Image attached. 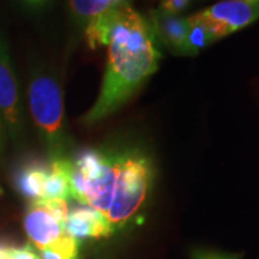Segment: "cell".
<instances>
[{
    "mask_svg": "<svg viewBox=\"0 0 259 259\" xmlns=\"http://www.w3.org/2000/svg\"><path fill=\"white\" fill-rule=\"evenodd\" d=\"M69 211L67 202L63 199L30 202L24 215V229L38 251L67 234L65 222Z\"/></svg>",
    "mask_w": 259,
    "mask_h": 259,
    "instance_id": "277c9868",
    "label": "cell"
},
{
    "mask_svg": "<svg viewBox=\"0 0 259 259\" xmlns=\"http://www.w3.org/2000/svg\"><path fill=\"white\" fill-rule=\"evenodd\" d=\"M0 259H41L30 246L12 247L0 244Z\"/></svg>",
    "mask_w": 259,
    "mask_h": 259,
    "instance_id": "4fadbf2b",
    "label": "cell"
},
{
    "mask_svg": "<svg viewBox=\"0 0 259 259\" xmlns=\"http://www.w3.org/2000/svg\"><path fill=\"white\" fill-rule=\"evenodd\" d=\"M6 141H8V137H6L4 125H3L2 118H0V155H2L3 151H4Z\"/></svg>",
    "mask_w": 259,
    "mask_h": 259,
    "instance_id": "e0dca14e",
    "label": "cell"
},
{
    "mask_svg": "<svg viewBox=\"0 0 259 259\" xmlns=\"http://www.w3.org/2000/svg\"><path fill=\"white\" fill-rule=\"evenodd\" d=\"M3 193H4V190H3V187H2V185H0V197L3 196Z\"/></svg>",
    "mask_w": 259,
    "mask_h": 259,
    "instance_id": "ac0fdd59",
    "label": "cell"
},
{
    "mask_svg": "<svg viewBox=\"0 0 259 259\" xmlns=\"http://www.w3.org/2000/svg\"><path fill=\"white\" fill-rule=\"evenodd\" d=\"M0 118L8 141L19 143L27 134V116L21 82L9 42L0 30Z\"/></svg>",
    "mask_w": 259,
    "mask_h": 259,
    "instance_id": "3957f363",
    "label": "cell"
},
{
    "mask_svg": "<svg viewBox=\"0 0 259 259\" xmlns=\"http://www.w3.org/2000/svg\"><path fill=\"white\" fill-rule=\"evenodd\" d=\"M124 0H67L70 17L77 28L84 31L97 19L102 18Z\"/></svg>",
    "mask_w": 259,
    "mask_h": 259,
    "instance_id": "9c48e42d",
    "label": "cell"
},
{
    "mask_svg": "<svg viewBox=\"0 0 259 259\" xmlns=\"http://www.w3.org/2000/svg\"><path fill=\"white\" fill-rule=\"evenodd\" d=\"M107 63L99 97L82 118L93 126L118 112L156 72L161 60L149 18L122 3L112 10L107 32Z\"/></svg>",
    "mask_w": 259,
    "mask_h": 259,
    "instance_id": "6da1fadb",
    "label": "cell"
},
{
    "mask_svg": "<svg viewBox=\"0 0 259 259\" xmlns=\"http://www.w3.org/2000/svg\"><path fill=\"white\" fill-rule=\"evenodd\" d=\"M208 27L216 41L259 18V0H222L193 15Z\"/></svg>",
    "mask_w": 259,
    "mask_h": 259,
    "instance_id": "5b68a950",
    "label": "cell"
},
{
    "mask_svg": "<svg viewBox=\"0 0 259 259\" xmlns=\"http://www.w3.org/2000/svg\"><path fill=\"white\" fill-rule=\"evenodd\" d=\"M27 96L31 121L51 161L65 157L70 137L59 80L50 71L35 67L28 79Z\"/></svg>",
    "mask_w": 259,
    "mask_h": 259,
    "instance_id": "7a4b0ae2",
    "label": "cell"
},
{
    "mask_svg": "<svg viewBox=\"0 0 259 259\" xmlns=\"http://www.w3.org/2000/svg\"><path fill=\"white\" fill-rule=\"evenodd\" d=\"M15 2L27 12L38 14V12L46 10L53 0H15Z\"/></svg>",
    "mask_w": 259,
    "mask_h": 259,
    "instance_id": "9a60e30c",
    "label": "cell"
},
{
    "mask_svg": "<svg viewBox=\"0 0 259 259\" xmlns=\"http://www.w3.org/2000/svg\"><path fill=\"white\" fill-rule=\"evenodd\" d=\"M193 259H235L234 257H231V255H225L215 253V252H198L196 253Z\"/></svg>",
    "mask_w": 259,
    "mask_h": 259,
    "instance_id": "2e32d148",
    "label": "cell"
},
{
    "mask_svg": "<svg viewBox=\"0 0 259 259\" xmlns=\"http://www.w3.org/2000/svg\"><path fill=\"white\" fill-rule=\"evenodd\" d=\"M189 21V34H187L186 42H185V50H184V56L192 57L197 56L200 51L208 47L212 42L216 40L213 38L211 32L203 22H200L198 18L194 16L187 17Z\"/></svg>",
    "mask_w": 259,
    "mask_h": 259,
    "instance_id": "8fae6325",
    "label": "cell"
},
{
    "mask_svg": "<svg viewBox=\"0 0 259 259\" xmlns=\"http://www.w3.org/2000/svg\"><path fill=\"white\" fill-rule=\"evenodd\" d=\"M41 259H77L78 240L66 234L60 240L40 251Z\"/></svg>",
    "mask_w": 259,
    "mask_h": 259,
    "instance_id": "7c38bea8",
    "label": "cell"
},
{
    "mask_svg": "<svg viewBox=\"0 0 259 259\" xmlns=\"http://www.w3.org/2000/svg\"><path fill=\"white\" fill-rule=\"evenodd\" d=\"M48 170H50V166L37 160L25 162L15 174L16 189L24 198L31 202L42 200Z\"/></svg>",
    "mask_w": 259,
    "mask_h": 259,
    "instance_id": "ba28073f",
    "label": "cell"
},
{
    "mask_svg": "<svg viewBox=\"0 0 259 259\" xmlns=\"http://www.w3.org/2000/svg\"><path fill=\"white\" fill-rule=\"evenodd\" d=\"M65 229L67 234L76 240L85 238H106L114 233L105 216L88 206L69 211L65 222Z\"/></svg>",
    "mask_w": 259,
    "mask_h": 259,
    "instance_id": "52a82bcc",
    "label": "cell"
},
{
    "mask_svg": "<svg viewBox=\"0 0 259 259\" xmlns=\"http://www.w3.org/2000/svg\"><path fill=\"white\" fill-rule=\"evenodd\" d=\"M158 9L173 15L183 14L192 4V0H157Z\"/></svg>",
    "mask_w": 259,
    "mask_h": 259,
    "instance_id": "5bb4252c",
    "label": "cell"
},
{
    "mask_svg": "<svg viewBox=\"0 0 259 259\" xmlns=\"http://www.w3.org/2000/svg\"><path fill=\"white\" fill-rule=\"evenodd\" d=\"M149 21L157 41L162 42L171 53L184 56L185 42L189 34V21L180 15H173L161 9H153L149 12Z\"/></svg>",
    "mask_w": 259,
    "mask_h": 259,
    "instance_id": "8992f818",
    "label": "cell"
},
{
    "mask_svg": "<svg viewBox=\"0 0 259 259\" xmlns=\"http://www.w3.org/2000/svg\"><path fill=\"white\" fill-rule=\"evenodd\" d=\"M69 198H71V160L66 157L57 158L51 161L42 200Z\"/></svg>",
    "mask_w": 259,
    "mask_h": 259,
    "instance_id": "30bf717a",
    "label": "cell"
},
{
    "mask_svg": "<svg viewBox=\"0 0 259 259\" xmlns=\"http://www.w3.org/2000/svg\"><path fill=\"white\" fill-rule=\"evenodd\" d=\"M124 2H126V3H127V4H131V3H132V2H134V0H124Z\"/></svg>",
    "mask_w": 259,
    "mask_h": 259,
    "instance_id": "d6986e66",
    "label": "cell"
}]
</instances>
